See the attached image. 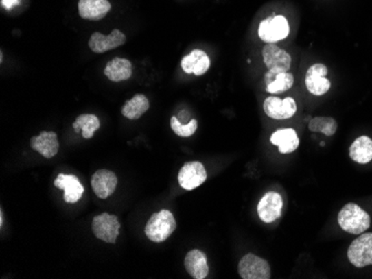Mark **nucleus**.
<instances>
[{
    "label": "nucleus",
    "mask_w": 372,
    "mask_h": 279,
    "mask_svg": "<svg viewBox=\"0 0 372 279\" xmlns=\"http://www.w3.org/2000/svg\"><path fill=\"white\" fill-rule=\"evenodd\" d=\"M338 223L345 232L360 235L369 228L371 219L369 214L361 208L360 206L349 203L340 210Z\"/></svg>",
    "instance_id": "f257e3e1"
},
{
    "label": "nucleus",
    "mask_w": 372,
    "mask_h": 279,
    "mask_svg": "<svg viewBox=\"0 0 372 279\" xmlns=\"http://www.w3.org/2000/svg\"><path fill=\"white\" fill-rule=\"evenodd\" d=\"M176 230V221L170 210L163 209L161 212L152 215L145 226V234L150 241L162 243L169 239Z\"/></svg>",
    "instance_id": "f03ea898"
},
{
    "label": "nucleus",
    "mask_w": 372,
    "mask_h": 279,
    "mask_svg": "<svg viewBox=\"0 0 372 279\" xmlns=\"http://www.w3.org/2000/svg\"><path fill=\"white\" fill-rule=\"evenodd\" d=\"M257 33L261 40L268 44H275L289 36V23L283 16H272L261 21Z\"/></svg>",
    "instance_id": "7ed1b4c3"
},
{
    "label": "nucleus",
    "mask_w": 372,
    "mask_h": 279,
    "mask_svg": "<svg viewBox=\"0 0 372 279\" xmlns=\"http://www.w3.org/2000/svg\"><path fill=\"white\" fill-rule=\"evenodd\" d=\"M239 274L243 279H269L271 267L266 259L254 254H248L240 260Z\"/></svg>",
    "instance_id": "20e7f679"
},
{
    "label": "nucleus",
    "mask_w": 372,
    "mask_h": 279,
    "mask_svg": "<svg viewBox=\"0 0 372 279\" xmlns=\"http://www.w3.org/2000/svg\"><path fill=\"white\" fill-rule=\"evenodd\" d=\"M263 62L266 64V68L273 75L288 73L292 58L289 53L279 46L275 44H269L264 46L262 50Z\"/></svg>",
    "instance_id": "39448f33"
},
{
    "label": "nucleus",
    "mask_w": 372,
    "mask_h": 279,
    "mask_svg": "<svg viewBox=\"0 0 372 279\" xmlns=\"http://www.w3.org/2000/svg\"><path fill=\"white\" fill-rule=\"evenodd\" d=\"M92 228L94 235L98 239L113 244L119 237L121 223L115 215L104 213V214L98 215L94 217Z\"/></svg>",
    "instance_id": "423d86ee"
},
{
    "label": "nucleus",
    "mask_w": 372,
    "mask_h": 279,
    "mask_svg": "<svg viewBox=\"0 0 372 279\" xmlns=\"http://www.w3.org/2000/svg\"><path fill=\"white\" fill-rule=\"evenodd\" d=\"M348 258L357 268L372 265V234H362L352 241L348 250Z\"/></svg>",
    "instance_id": "0eeeda50"
},
{
    "label": "nucleus",
    "mask_w": 372,
    "mask_h": 279,
    "mask_svg": "<svg viewBox=\"0 0 372 279\" xmlns=\"http://www.w3.org/2000/svg\"><path fill=\"white\" fill-rule=\"evenodd\" d=\"M263 109L266 115L272 119L283 121L294 116L297 112V104L291 97L281 99V98L272 96L264 100Z\"/></svg>",
    "instance_id": "6e6552de"
},
{
    "label": "nucleus",
    "mask_w": 372,
    "mask_h": 279,
    "mask_svg": "<svg viewBox=\"0 0 372 279\" xmlns=\"http://www.w3.org/2000/svg\"><path fill=\"white\" fill-rule=\"evenodd\" d=\"M207 178V171L200 162H191L184 165L178 173V184L185 191H193L201 186Z\"/></svg>",
    "instance_id": "1a4fd4ad"
},
{
    "label": "nucleus",
    "mask_w": 372,
    "mask_h": 279,
    "mask_svg": "<svg viewBox=\"0 0 372 279\" xmlns=\"http://www.w3.org/2000/svg\"><path fill=\"white\" fill-rule=\"evenodd\" d=\"M328 68L323 64H314L307 69L305 75V86L310 94L322 96L327 94L331 87L330 80L327 78Z\"/></svg>",
    "instance_id": "9d476101"
},
{
    "label": "nucleus",
    "mask_w": 372,
    "mask_h": 279,
    "mask_svg": "<svg viewBox=\"0 0 372 279\" xmlns=\"http://www.w3.org/2000/svg\"><path fill=\"white\" fill-rule=\"evenodd\" d=\"M282 208L283 199L281 195L275 191H269L261 198L260 203L257 205V214L261 221L264 223H273L280 217Z\"/></svg>",
    "instance_id": "9b49d317"
},
{
    "label": "nucleus",
    "mask_w": 372,
    "mask_h": 279,
    "mask_svg": "<svg viewBox=\"0 0 372 279\" xmlns=\"http://www.w3.org/2000/svg\"><path fill=\"white\" fill-rule=\"evenodd\" d=\"M126 36L121 30L114 29L108 36L101 33H94L89 39V46L96 53H105L108 50L115 49L125 44Z\"/></svg>",
    "instance_id": "f8f14e48"
},
{
    "label": "nucleus",
    "mask_w": 372,
    "mask_h": 279,
    "mask_svg": "<svg viewBox=\"0 0 372 279\" xmlns=\"http://www.w3.org/2000/svg\"><path fill=\"white\" fill-rule=\"evenodd\" d=\"M117 177L113 171L100 169L92 176V189L97 197L106 199L115 191Z\"/></svg>",
    "instance_id": "ddd939ff"
},
{
    "label": "nucleus",
    "mask_w": 372,
    "mask_h": 279,
    "mask_svg": "<svg viewBox=\"0 0 372 279\" xmlns=\"http://www.w3.org/2000/svg\"><path fill=\"white\" fill-rule=\"evenodd\" d=\"M54 185L57 189H62L65 191L64 194V200L68 204H75L82 198L84 194V186L80 184V180L74 175H64L60 173L57 176Z\"/></svg>",
    "instance_id": "4468645a"
},
{
    "label": "nucleus",
    "mask_w": 372,
    "mask_h": 279,
    "mask_svg": "<svg viewBox=\"0 0 372 279\" xmlns=\"http://www.w3.org/2000/svg\"><path fill=\"white\" fill-rule=\"evenodd\" d=\"M181 66L186 74L202 76L209 71L211 60L203 50L195 49L182 59Z\"/></svg>",
    "instance_id": "2eb2a0df"
},
{
    "label": "nucleus",
    "mask_w": 372,
    "mask_h": 279,
    "mask_svg": "<svg viewBox=\"0 0 372 279\" xmlns=\"http://www.w3.org/2000/svg\"><path fill=\"white\" fill-rule=\"evenodd\" d=\"M111 10L108 0H80L78 12L86 21H101Z\"/></svg>",
    "instance_id": "dca6fc26"
},
{
    "label": "nucleus",
    "mask_w": 372,
    "mask_h": 279,
    "mask_svg": "<svg viewBox=\"0 0 372 279\" xmlns=\"http://www.w3.org/2000/svg\"><path fill=\"white\" fill-rule=\"evenodd\" d=\"M184 266L187 273L195 279H204L209 275L210 268L207 265V256L203 252L193 250L185 256Z\"/></svg>",
    "instance_id": "f3484780"
},
{
    "label": "nucleus",
    "mask_w": 372,
    "mask_h": 279,
    "mask_svg": "<svg viewBox=\"0 0 372 279\" xmlns=\"http://www.w3.org/2000/svg\"><path fill=\"white\" fill-rule=\"evenodd\" d=\"M30 146L45 158H53L54 156H56L60 149L57 135L53 132H40V135L32 138Z\"/></svg>",
    "instance_id": "a211bd4d"
},
{
    "label": "nucleus",
    "mask_w": 372,
    "mask_h": 279,
    "mask_svg": "<svg viewBox=\"0 0 372 279\" xmlns=\"http://www.w3.org/2000/svg\"><path fill=\"white\" fill-rule=\"evenodd\" d=\"M104 74L112 82H124L132 77L133 66L128 59L116 57L107 64Z\"/></svg>",
    "instance_id": "6ab92c4d"
},
{
    "label": "nucleus",
    "mask_w": 372,
    "mask_h": 279,
    "mask_svg": "<svg viewBox=\"0 0 372 279\" xmlns=\"http://www.w3.org/2000/svg\"><path fill=\"white\" fill-rule=\"evenodd\" d=\"M270 141L275 146H278L281 154L293 153L300 144L297 132L293 128L277 130L272 134Z\"/></svg>",
    "instance_id": "aec40b11"
},
{
    "label": "nucleus",
    "mask_w": 372,
    "mask_h": 279,
    "mask_svg": "<svg viewBox=\"0 0 372 279\" xmlns=\"http://www.w3.org/2000/svg\"><path fill=\"white\" fill-rule=\"evenodd\" d=\"M349 155L358 164H368L372 160V139L368 136H360L350 146Z\"/></svg>",
    "instance_id": "412c9836"
},
{
    "label": "nucleus",
    "mask_w": 372,
    "mask_h": 279,
    "mask_svg": "<svg viewBox=\"0 0 372 279\" xmlns=\"http://www.w3.org/2000/svg\"><path fill=\"white\" fill-rule=\"evenodd\" d=\"M266 91L270 94H282L284 91L292 88L294 84V77L290 73H282V74L273 75L270 71L264 76Z\"/></svg>",
    "instance_id": "4be33fe9"
},
{
    "label": "nucleus",
    "mask_w": 372,
    "mask_h": 279,
    "mask_svg": "<svg viewBox=\"0 0 372 279\" xmlns=\"http://www.w3.org/2000/svg\"><path fill=\"white\" fill-rule=\"evenodd\" d=\"M150 108V101H148L146 96L143 94H137L130 100H127L124 106L121 108V114L127 119L135 121L139 119L141 116L144 115L145 112H148Z\"/></svg>",
    "instance_id": "5701e85b"
},
{
    "label": "nucleus",
    "mask_w": 372,
    "mask_h": 279,
    "mask_svg": "<svg viewBox=\"0 0 372 279\" xmlns=\"http://www.w3.org/2000/svg\"><path fill=\"white\" fill-rule=\"evenodd\" d=\"M100 119L95 115H91V114H84L77 117L75 123H73V128L75 132H80V130L83 132V137L85 139L93 138L95 132L100 130Z\"/></svg>",
    "instance_id": "b1692460"
},
{
    "label": "nucleus",
    "mask_w": 372,
    "mask_h": 279,
    "mask_svg": "<svg viewBox=\"0 0 372 279\" xmlns=\"http://www.w3.org/2000/svg\"><path fill=\"white\" fill-rule=\"evenodd\" d=\"M309 130L313 132H322L325 136H332L337 132L338 123L331 117H314L309 123Z\"/></svg>",
    "instance_id": "393cba45"
},
{
    "label": "nucleus",
    "mask_w": 372,
    "mask_h": 279,
    "mask_svg": "<svg viewBox=\"0 0 372 279\" xmlns=\"http://www.w3.org/2000/svg\"><path fill=\"white\" fill-rule=\"evenodd\" d=\"M171 128L180 137H189L198 130L196 119H191L189 123H182L178 118H171Z\"/></svg>",
    "instance_id": "a878e982"
},
{
    "label": "nucleus",
    "mask_w": 372,
    "mask_h": 279,
    "mask_svg": "<svg viewBox=\"0 0 372 279\" xmlns=\"http://www.w3.org/2000/svg\"><path fill=\"white\" fill-rule=\"evenodd\" d=\"M18 3H19V0H3L1 1V6L5 7L6 9H12V7H15Z\"/></svg>",
    "instance_id": "bb28decb"
}]
</instances>
